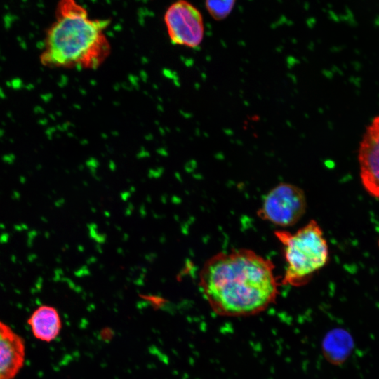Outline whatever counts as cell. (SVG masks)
I'll list each match as a JSON object with an SVG mask.
<instances>
[{"label":"cell","instance_id":"obj_4","mask_svg":"<svg viewBox=\"0 0 379 379\" xmlns=\"http://www.w3.org/2000/svg\"><path fill=\"white\" fill-rule=\"evenodd\" d=\"M306 209L304 191L295 185L280 182L266 194L257 215L274 225L289 227L302 218Z\"/></svg>","mask_w":379,"mask_h":379},{"label":"cell","instance_id":"obj_9","mask_svg":"<svg viewBox=\"0 0 379 379\" xmlns=\"http://www.w3.org/2000/svg\"><path fill=\"white\" fill-rule=\"evenodd\" d=\"M354 340L347 331L335 328L330 331L322 343V350L326 359L333 365H340L350 355Z\"/></svg>","mask_w":379,"mask_h":379},{"label":"cell","instance_id":"obj_3","mask_svg":"<svg viewBox=\"0 0 379 379\" xmlns=\"http://www.w3.org/2000/svg\"><path fill=\"white\" fill-rule=\"evenodd\" d=\"M274 236L282 246L286 267L281 284L300 287L308 284L329 260V249L324 232L314 220L294 232L277 230Z\"/></svg>","mask_w":379,"mask_h":379},{"label":"cell","instance_id":"obj_8","mask_svg":"<svg viewBox=\"0 0 379 379\" xmlns=\"http://www.w3.org/2000/svg\"><path fill=\"white\" fill-rule=\"evenodd\" d=\"M33 335L45 342L53 340L60 333L62 322L58 311L53 307L42 305L28 319Z\"/></svg>","mask_w":379,"mask_h":379},{"label":"cell","instance_id":"obj_6","mask_svg":"<svg viewBox=\"0 0 379 379\" xmlns=\"http://www.w3.org/2000/svg\"><path fill=\"white\" fill-rule=\"evenodd\" d=\"M359 174L366 191L379 199V114L366 126L358 151Z\"/></svg>","mask_w":379,"mask_h":379},{"label":"cell","instance_id":"obj_1","mask_svg":"<svg viewBox=\"0 0 379 379\" xmlns=\"http://www.w3.org/2000/svg\"><path fill=\"white\" fill-rule=\"evenodd\" d=\"M274 265L248 248L220 252L205 264L202 292L213 311L224 317H248L265 310L279 294Z\"/></svg>","mask_w":379,"mask_h":379},{"label":"cell","instance_id":"obj_5","mask_svg":"<svg viewBox=\"0 0 379 379\" xmlns=\"http://www.w3.org/2000/svg\"><path fill=\"white\" fill-rule=\"evenodd\" d=\"M164 22L173 44L196 48L201 43L204 34L202 15L190 2L178 1L170 5L164 14Z\"/></svg>","mask_w":379,"mask_h":379},{"label":"cell","instance_id":"obj_10","mask_svg":"<svg viewBox=\"0 0 379 379\" xmlns=\"http://www.w3.org/2000/svg\"><path fill=\"white\" fill-rule=\"evenodd\" d=\"M235 1H206L205 6L210 15L216 20L227 18L233 9Z\"/></svg>","mask_w":379,"mask_h":379},{"label":"cell","instance_id":"obj_2","mask_svg":"<svg viewBox=\"0 0 379 379\" xmlns=\"http://www.w3.org/2000/svg\"><path fill=\"white\" fill-rule=\"evenodd\" d=\"M107 20L92 19L73 1L60 6L59 15L48 34L46 63L82 69H96L111 51L105 30Z\"/></svg>","mask_w":379,"mask_h":379},{"label":"cell","instance_id":"obj_7","mask_svg":"<svg viewBox=\"0 0 379 379\" xmlns=\"http://www.w3.org/2000/svg\"><path fill=\"white\" fill-rule=\"evenodd\" d=\"M25 357L22 338L0 321V379H13L22 368Z\"/></svg>","mask_w":379,"mask_h":379}]
</instances>
